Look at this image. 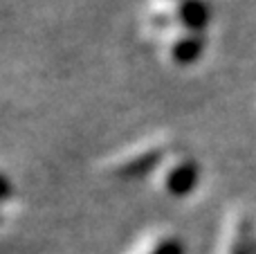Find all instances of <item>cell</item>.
Segmentation results:
<instances>
[{
    "instance_id": "6da1fadb",
    "label": "cell",
    "mask_w": 256,
    "mask_h": 254,
    "mask_svg": "<svg viewBox=\"0 0 256 254\" xmlns=\"http://www.w3.org/2000/svg\"><path fill=\"white\" fill-rule=\"evenodd\" d=\"M198 184V166L194 162H182L173 166L166 176V192L176 198H184Z\"/></svg>"
},
{
    "instance_id": "7a4b0ae2",
    "label": "cell",
    "mask_w": 256,
    "mask_h": 254,
    "mask_svg": "<svg viewBox=\"0 0 256 254\" xmlns=\"http://www.w3.org/2000/svg\"><path fill=\"white\" fill-rule=\"evenodd\" d=\"M180 16L182 25L191 32H202L209 22V9L202 0H182L180 4Z\"/></svg>"
},
{
    "instance_id": "3957f363",
    "label": "cell",
    "mask_w": 256,
    "mask_h": 254,
    "mask_svg": "<svg viewBox=\"0 0 256 254\" xmlns=\"http://www.w3.org/2000/svg\"><path fill=\"white\" fill-rule=\"evenodd\" d=\"M158 162H160V151H146V153H142V156L128 160L120 169V174L124 176V178H144L146 174H150V171L158 166Z\"/></svg>"
},
{
    "instance_id": "277c9868",
    "label": "cell",
    "mask_w": 256,
    "mask_h": 254,
    "mask_svg": "<svg viewBox=\"0 0 256 254\" xmlns=\"http://www.w3.org/2000/svg\"><path fill=\"white\" fill-rule=\"evenodd\" d=\"M202 54V40L196 38V36H186V38H180L171 50V56L176 63L180 66H191L196 63Z\"/></svg>"
},
{
    "instance_id": "5b68a950",
    "label": "cell",
    "mask_w": 256,
    "mask_h": 254,
    "mask_svg": "<svg viewBox=\"0 0 256 254\" xmlns=\"http://www.w3.org/2000/svg\"><path fill=\"white\" fill-rule=\"evenodd\" d=\"M232 254H256V241H254L252 232H250V228L240 230V234H238V238H236Z\"/></svg>"
},
{
    "instance_id": "8992f818",
    "label": "cell",
    "mask_w": 256,
    "mask_h": 254,
    "mask_svg": "<svg viewBox=\"0 0 256 254\" xmlns=\"http://www.w3.org/2000/svg\"><path fill=\"white\" fill-rule=\"evenodd\" d=\"M150 254H184V248H182L180 241H173V238H168V241H162L158 248H155Z\"/></svg>"
},
{
    "instance_id": "52a82bcc",
    "label": "cell",
    "mask_w": 256,
    "mask_h": 254,
    "mask_svg": "<svg viewBox=\"0 0 256 254\" xmlns=\"http://www.w3.org/2000/svg\"><path fill=\"white\" fill-rule=\"evenodd\" d=\"M0 182H2V198L7 200V198H9V178H7V176H2V178H0Z\"/></svg>"
}]
</instances>
